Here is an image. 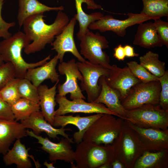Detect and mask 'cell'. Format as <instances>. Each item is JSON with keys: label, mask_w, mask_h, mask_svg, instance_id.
<instances>
[{"label": "cell", "mask_w": 168, "mask_h": 168, "mask_svg": "<svg viewBox=\"0 0 168 168\" xmlns=\"http://www.w3.org/2000/svg\"><path fill=\"white\" fill-rule=\"evenodd\" d=\"M4 62L3 60L1 55L0 54V66L4 63Z\"/></svg>", "instance_id": "7bdbcfd3"}, {"label": "cell", "mask_w": 168, "mask_h": 168, "mask_svg": "<svg viewBox=\"0 0 168 168\" xmlns=\"http://www.w3.org/2000/svg\"><path fill=\"white\" fill-rule=\"evenodd\" d=\"M161 90L159 81L141 82L130 88L125 98L121 101V104L126 110L146 104H159Z\"/></svg>", "instance_id": "52a82bcc"}, {"label": "cell", "mask_w": 168, "mask_h": 168, "mask_svg": "<svg viewBox=\"0 0 168 168\" xmlns=\"http://www.w3.org/2000/svg\"><path fill=\"white\" fill-rule=\"evenodd\" d=\"M54 163V162H52L50 163H48L47 161H45L44 162L43 165L46 166L47 168H55L53 165Z\"/></svg>", "instance_id": "b9f144b4"}, {"label": "cell", "mask_w": 168, "mask_h": 168, "mask_svg": "<svg viewBox=\"0 0 168 168\" xmlns=\"http://www.w3.org/2000/svg\"><path fill=\"white\" fill-rule=\"evenodd\" d=\"M111 144L115 160L121 162L126 168H133L137 160L146 151L137 132L125 122Z\"/></svg>", "instance_id": "277c9868"}, {"label": "cell", "mask_w": 168, "mask_h": 168, "mask_svg": "<svg viewBox=\"0 0 168 168\" xmlns=\"http://www.w3.org/2000/svg\"><path fill=\"white\" fill-rule=\"evenodd\" d=\"M15 120H23L33 113L40 111L39 104L23 98H20L11 105Z\"/></svg>", "instance_id": "f546056e"}, {"label": "cell", "mask_w": 168, "mask_h": 168, "mask_svg": "<svg viewBox=\"0 0 168 168\" xmlns=\"http://www.w3.org/2000/svg\"><path fill=\"white\" fill-rule=\"evenodd\" d=\"M127 15L128 17L124 20L114 18L111 15L104 16L100 19L91 23L88 28L98 30L101 32L112 31L119 36L123 37L125 35L128 27L152 20L151 18L141 13H129Z\"/></svg>", "instance_id": "8fae6325"}, {"label": "cell", "mask_w": 168, "mask_h": 168, "mask_svg": "<svg viewBox=\"0 0 168 168\" xmlns=\"http://www.w3.org/2000/svg\"><path fill=\"white\" fill-rule=\"evenodd\" d=\"M58 60V57L56 55L43 65L29 68L25 78L37 87L45 80H49L53 83L59 82L60 76L56 68Z\"/></svg>", "instance_id": "7402d4cb"}, {"label": "cell", "mask_w": 168, "mask_h": 168, "mask_svg": "<svg viewBox=\"0 0 168 168\" xmlns=\"http://www.w3.org/2000/svg\"><path fill=\"white\" fill-rule=\"evenodd\" d=\"M55 100L58 105V107L55 111V115H64L69 113H102L112 114L120 117L102 103L86 102L82 98H77L70 100L66 96H60L58 94L56 95Z\"/></svg>", "instance_id": "4fadbf2b"}, {"label": "cell", "mask_w": 168, "mask_h": 168, "mask_svg": "<svg viewBox=\"0 0 168 168\" xmlns=\"http://www.w3.org/2000/svg\"><path fill=\"white\" fill-rule=\"evenodd\" d=\"M111 167L112 168H124V166L120 161L115 160L111 164Z\"/></svg>", "instance_id": "60d3db41"}, {"label": "cell", "mask_w": 168, "mask_h": 168, "mask_svg": "<svg viewBox=\"0 0 168 168\" xmlns=\"http://www.w3.org/2000/svg\"><path fill=\"white\" fill-rule=\"evenodd\" d=\"M105 76H102L99 80L101 91L95 102L103 104L119 117L126 120L127 110L121 104L118 92L109 86L105 80Z\"/></svg>", "instance_id": "ffe728a7"}, {"label": "cell", "mask_w": 168, "mask_h": 168, "mask_svg": "<svg viewBox=\"0 0 168 168\" xmlns=\"http://www.w3.org/2000/svg\"><path fill=\"white\" fill-rule=\"evenodd\" d=\"M27 136L35 138L38 143L41 145L40 148L49 154V160L55 163L57 161H63L70 163L71 167L75 168V152L71 145L73 143V139L62 138L58 143H55L50 140L47 137L35 134L32 130H26Z\"/></svg>", "instance_id": "9c48e42d"}, {"label": "cell", "mask_w": 168, "mask_h": 168, "mask_svg": "<svg viewBox=\"0 0 168 168\" xmlns=\"http://www.w3.org/2000/svg\"><path fill=\"white\" fill-rule=\"evenodd\" d=\"M161 86L159 105L163 108L168 110V72L166 70L164 74L158 77Z\"/></svg>", "instance_id": "e575fe53"}, {"label": "cell", "mask_w": 168, "mask_h": 168, "mask_svg": "<svg viewBox=\"0 0 168 168\" xmlns=\"http://www.w3.org/2000/svg\"><path fill=\"white\" fill-rule=\"evenodd\" d=\"M5 0H0V38L4 39L8 38L12 35V33L8 31L11 27L15 26V23L12 22H7L2 18V5Z\"/></svg>", "instance_id": "8d00e7d4"}, {"label": "cell", "mask_w": 168, "mask_h": 168, "mask_svg": "<svg viewBox=\"0 0 168 168\" xmlns=\"http://www.w3.org/2000/svg\"><path fill=\"white\" fill-rule=\"evenodd\" d=\"M154 25L163 45L168 47V22L160 19L154 20Z\"/></svg>", "instance_id": "d590c367"}, {"label": "cell", "mask_w": 168, "mask_h": 168, "mask_svg": "<svg viewBox=\"0 0 168 168\" xmlns=\"http://www.w3.org/2000/svg\"><path fill=\"white\" fill-rule=\"evenodd\" d=\"M59 0H57V2H58Z\"/></svg>", "instance_id": "ee69618b"}, {"label": "cell", "mask_w": 168, "mask_h": 168, "mask_svg": "<svg viewBox=\"0 0 168 168\" xmlns=\"http://www.w3.org/2000/svg\"><path fill=\"white\" fill-rule=\"evenodd\" d=\"M80 54L92 63L100 64L110 69V58L103 49L109 47V42L98 32L89 31L81 38Z\"/></svg>", "instance_id": "ba28073f"}, {"label": "cell", "mask_w": 168, "mask_h": 168, "mask_svg": "<svg viewBox=\"0 0 168 168\" xmlns=\"http://www.w3.org/2000/svg\"><path fill=\"white\" fill-rule=\"evenodd\" d=\"M18 2L17 19L20 27L22 26L25 20L30 16L51 11H63L64 9L63 6L49 7L38 0H19Z\"/></svg>", "instance_id": "484cf974"}, {"label": "cell", "mask_w": 168, "mask_h": 168, "mask_svg": "<svg viewBox=\"0 0 168 168\" xmlns=\"http://www.w3.org/2000/svg\"><path fill=\"white\" fill-rule=\"evenodd\" d=\"M105 80L109 86L118 92L120 101L125 98L133 86L141 82L133 75L127 66L121 68L116 64L111 66Z\"/></svg>", "instance_id": "2e32d148"}, {"label": "cell", "mask_w": 168, "mask_h": 168, "mask_svg": "<svg viewBox=\"0 0 168 168\" xmlns=\"http://www.w3.org/2000/svg\"><path fill=\"white\" fill-rule=\"evenodd\" d=\"M26 128L15 120L0 119V154H6L15 140L27 136Z\"/></svg>", "instance_id": "d6986e66"}, {"label": "cell", "mask_w": 168, "mask_h": 168, "mask_svg": "<svg viewBox=\"0 0 168 168\" xmlns=\"http://www.w3.org/2000/svg\"><path fill=\"white\" fill-rule=\"evenodd\" d=\"M30 42L25 34L20 31L0 42V54L4 62L11 63L13 65L15 78H25L29 68L43 65L50 59L49 55L36 63L26 62L22 57V51Z\"/></svg>", "instance_id": "7a4b0ae2"}, {"label": "cell", "mask_w": 168, "mask_h": 168, "mask_svg": "<svg viewBox=\"0 0 168 168\" xmlns=\"http://www.w3.org/2000/svg\"><path fill=\"white\" fill-rule=\"evenodd\" d=\"M0 119L15 120L11 106L0 98Z\"/></svg>", "instance_id": "74e56055"}, {"label": "cell", "mask_w": 168, "mask_h": 168, "mask_svg": "<svg viewBox=\"0 0 168 168\" xmlns=\"http://www.w3.org/2000/svg\"><path fill=\"white\" fill-rule=\"evenodd\" d=\"M58 82H56L50 88L45 84H42L37 87L41 112L45 120L52 126L55 115V108L57 105L55 98Z\"/></svg>", "instance_id": "cb8c5ba5"}, {"label": "cell", "mask_w": 168, "mask_h": 168, "mask_svg": "<svg viewBox=\"0 0 168 168\" xmlns=\"http://www.w3.org/2000/svg\"><path fill=\"white\" fill-rule=\"evenodd\" d=\"M103 114L98 113L88 116L81 117L79 115H55L53 126L55 128H64L68 124H72L77 127L78 131L73 134L74 143L78 144L83 140V135L89 127Z\"/></svg>", "instance_id": "ac0fdd59"}, {"label": "cell", "mask_w": 168, "mask_h": 168, "mask_svg": "<svg viewBox=\"0 0 168 168\" xmlns=\"http://www.w3.org/2000/svg\"><path fill=\"white\" fill-rule=\"evenodd\" d=\"M126 57H138L139 54L135 52L134 48L130 45L127 44L124 46Z\"/></svg>", "instance_id": "ab89813d"}, {"label": "cell", "mask_w": 168, "mask_h": 168, "mask_svg": "<svg viewBox=\"0 0 168 168\" xmlns=\"http://www.w3.org/2000/svg\"><path fill=\"white\" fill-rule=\"evenodd\" d=\"M62 11H58L55 20L50 24L45 23L44 13L32 15L25 20L22 25L24 33L32 41L24 49L25 54H30L43 50L62 31L70 20Z\"/></svg>", "instance_id": "6da1fadb"}, {"label": "cell", "mask_w": 168, "mask_h": 168, "mask_svg": "<svg viewBox=\"0 0 168 168\" xmlns=\"http://www.w3.org/2000/svg\"><path fill=\"white\" fill-rule=\"evenodd\" d=\"M168 150L152 152L146 150L136 161L133 168L168 167Z\"/></svg>", "instance_id": "4316f807"}, {"label": "cell", "mask_w": 168, "mask_h": 168, "mask_svg": "<svg viewBox=\"0 0 168 168\" xmlns=\"http://www.w3.org/2000/svg\"><path fill=\"white\" fill-rule=\"evenodd\" d=\"M20 123L26 128L31 129L36 135H39L41 133L44 132L49 138L54 139H58V135L69 138V135L65 131H72L70 128H57L54 127L45 120L40 111L33 113L27 118L20 121Z\"/></svg>", "instance_id": "e0dca14e"}, {"label": "cell", "mask_w": 168, "mask_h": 168, "mask_svg": "<svg viewBox=\"0 0 168 168\" xmlns=\"http://www.w3.org/2000/svg\"><path fill=\"white\" fill-rule=\"evenodd\" d=\"M107 114L95 120L85 132L83 140L91 141L97 144H112L125 123L124 119Z\"/></svg>", "instance_id": "5b68a950"}, {"label": "cell", "mask_w": 168, "mask_h": 168, "mask_svg": "<svg viewBox=\"0 0 168 168\" xmlns=\"http://www.w3.org/2000/svg\"><path fill=\"white\" fill-rule=\"evenodd\" d=\"M143 7L140 13L155 20L168 16V0H142Z\"/></svg>", "instance_id": "83f0119b"}, {"label": "cell", "mask_w": 168, "mask_h": 168, "mask_svg": "<svg viewBox=\"0 0 168 168\" xmlns=\"http://www.w3.org/2000/svg\"><path fill=\"white\" fill-rule=\"evenodd\" d=\"M58 70L60 74L65 76L66 79L64 82L58 85V95L66 96L70 93L71 100L77 98L85 99L86 97L77 83L78 80L81 82L82 81L83 77L78 69L75 59L73 58L67 62L60 63Z\"/></svg>", "instance_id": "7c38bea8"}, {"label": "cell", "mask_w": 168, "mask_h": 168, "mask_svg": "<svg viewBox=\"0 0 168 168\" xmlns=\"http://www.w3.org/2000/svg\"><path fill=\"white\" fill-rule=\"evenodd\" d=\"M77 20L74 16L62 31L55 37V39L51 43L52 50H55L60 63L63 61L65 54L70 52L79 61L83 62L86 60L78 51L74 38V33Z\"/></svg>", "instance_id": "5bb4252c"}, {"label": "cell", "mask_w": 168, "mask_h": 168, "mask_svg": "<svg viewBox=\"0 0 168 168\" xmlns=\"http://www.w3.org/2000/svg\"><path fill=\"white\" fill-rule=\"evenodd\" d=\"M139 24L134 35L133 44L148 49L163 46L153 22H143Z\"/></svg>", "instance_id": "d4e9b609"}, {"label": "cell", "mask_w": 168, "mask_h": 168, "mask_svg": "<svg viewBox=\"0 0 168 168\" xmlns=\"http://www.w3.org/2000/svg\"><path fill=\"white\" fill-rule=\"evenodd\" d=\"M15 78V69L12 63L6 62L0 66V90Z\"/></svg>", "instance_id": "836d02e7"}, {"label": "cell", "mask_w": 168, "mask_h": 168, "mask_svg": "<svg viewBox=\"0 0 168 168\" xmlns=\"http://www.w3.org/2000/svg\"><path fill=\"white\" fill-rule=\"evenodd\" d=\"M124 120L127 125L137 132L146 150L156 152L168 150V129L143 128Z\"/></svg>", "instance_id": "9a60e30c"}, {"label": "cell", "mask_w": 168, "mask_h": 168, "mask_svg": "<svg viewBox=\"0 0 168 168\" xmlns=\"http://www.w3.org/2000/svg\"><path fill=\"white\" fill-rule=\"evenodd\" d=\"M17 88L21 98L39 104L37 87L26 78L19 79Z\"/></svg>", "instance_id": "4dcf8cb0"}, {"label": "cell", "mask_w": 168, "mask_h": 168, "mask_svg": "<svg viewBox=\"0 0 168 168\" xmlns=\"http://www.w3.org/2000/svg\"><path fill=\"white\" fill-rule=\"evenodd\" d=\"M114 57L119 61H124L126 57L124 46L119 44L114 49Z\"/></svg>", "instance_id": "f35d334b"}, {"label": "cell", "mask_w": 168, "mask_h": 168, "mask_svg": "<svg viewBox=\"0 0 168 168\" xmlns=\"http://www.w3.org/2000/svg\"><path fill=\"white\" fill-rule=\"evenodd\" d=\"M127 65L133 75L142 82L159 81L158 77L152 74L135 61L129 62Z\"/></svg>", "instance_id": "d6a6232c"}, {"label": "cell", "mask_w": 168, "mask_h": 168, "mask_svg": "<svg viewBox=\"0 0 168 168\" xmlns=\"http://www.w3.org/2000/svg\"><path fill=\"white\" fill-rule=\"evenodd\" d=\"M18 80L13 79L0 90V98L10 106L21 98L17 88Z\"/></svg>", "instance_id": "1f68e13d"}, {"label": "cell", "mask_w": 168, "mask_h": 168, "mask_svg": "<svg viewBox=\"0 0 168 168\" xmlns=\"http://www.w3.org/2000/svg\"><path fill=\"white\" fill-rule=\"evenodd\" d=\"M140 64L156 77H160L165 73V63L159 59L157 53L150 51L139 57Z\"/></svg>", "instance_id": "f1b7e54d"}, {"label": "cell", "mask_w": 168, "mask_h": 168, "mask_svg": "<svg viewBox=\"0 0 168 168\" xmlns=\"http://www.w3.org/2000/svg\"><path fill=\"white\" fill-rule=\"evenodd\" d=\"M126 119L140 127L165 130L168 127V110L159 104H146L127 110Z\"/></svg>", "instance_id": "8992f818"}, {"label": "cell", "mask_w": 168, "mask_h": 168, "mask_svg": "<svg viewBox=\"0 0 168 168\" xmlns=\"http://www.w3.org/2000/svg\"><path fill=\"white\" fill-rule=\"evenodd\" d=\"M74 152L75 168H99L104 164L111 167V164L115 160L111 144H97L90 141L82 140L77 144Z\"/></svg>", "instance_id": "3957f363"}, {"label": "cell", "mask_w": 168, "mask_h": 168, "mask_svg": "<svg viewBox=\"0 0 168 168\" xmlns=\"http://www.w3.org/2000/svg\"><path fill=\"white\" fill-rule=\"evenodd\" d=\"M77 13L74 17L79 23V29L77 33V38L80 40L82 37L90 31L88 26L91 23L99 20L104 15L99 12L92 13L91 14L86 13L83 10L82 4L83 3L87 5L88 9L95 10L102 8V6L96 3L94 0H75Z\"/></svg>", "instance_id": "44dd1931"}, {"label": "cell", "mask_w": 168, "mask_h": 168, "mask_svg": "<svg viewBox=\"0 0 168 168\" xmlns=\"http://www.w3.org/2000/svg\"><path fill=\"white\" fill-rule=\"evenodd\" d=\"M78 68L83 77L81 82V90L86 91L89 102H94L96 100L101 91L99 84L100 78L102 76H107L110 69L97 64L92 63L88 61L83 62H76Z\"/></svg>", "instance_id": "30bf717a"}, {"label": "cell", "mask_w": 168, "mask_h": 168, "mask_svg": "<svg viewBox=\"0 0 168 168\" xmlns=\"http://www.w3.org/2000/svg\"><path fill=\"white\" fill-rule=\"evenodd\" d=\"M30 149L21 142L20 139L16 140L12 148L3 155L4 163L7 166L15 164L17 168H31L32 163L29 158L30 157L34 161L36 167H40L39 162L35 161L33 156L29 154Z\"/></svg>", "instance_id": "603a6c76"}]
</instances>
